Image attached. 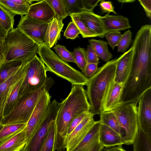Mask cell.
<instances>
[{
    "mask_svg": "<svg viewBox=\"0 0 151 151\" xmlns=\"http://www.w3.org/2000/svg\"><path fill=\"white\" fill-rule=\"evenodd\" d=\"M61 103L55 120L54 151H62L65 148L67 130L72 120L90 111L86 91L83 85H72L70 92Z\"/></svg>",
    "mask_w": 151,
    "mask_h": 151,
    "instance_id": "1",
    "label": "cell"
},
{
    "mask_svg": "<svg viewBox=\"0 0 151 151\" xmlns=\"http://www.w3.org/2000/svg\"><path fill=\"white\" fill-rule=\"evenodd\" d=\"M117 59L107 61L88 78L86 93L90 106V112L94 115L102 112L106 96L114 82Z\"/></svg>",
    "mask_w": 151,
    "mask_h": 151,
    "instance_id": "2",
    "label": "cell"
},
{
    "mask_svg": "<svg viewBox=\"0 0 151 151\" xmlns=\"http://www.w3.org/2000/svg\"><path fill=\"white\" fill-rule=\"evenodd\" d=\"M40 45L18 27L8 32L3 50L5 62H27L37 55Z\"/></svg>",
    "mask_w": 151,
    "mask_h": 151,
    "instance_id": "3",
    "label": "cell"
},
{
    "mask_svg": "<svg viewBox=\"0 0 151 151\" xmlns=\"http://www.w3.org/2000/svg\"><path fill=\"white\" fill-rule=\"evenodd\" d=\"M37 53L47 71L68 81L72 85H87L88 78L62 60L46 45H40Z\"/></svg>",
    "mask_w": 151,
    "mask_h": 151,
    "instance_id": "4",
    "label": "cell"
},
{
    "mask_svg": "<svg viewBox=\"0 0 151 151\" xmlns=\"http://www.w3.org/2000/svg\"><path fill=\"white\" fill-rule=\"evenodd\" d=\"M54 83L53 79L48 77L41 87L19 99L12 113L3 119L1 124L5 126L26 124L41 97L45 93L49 91Z\"/></svg>",
    "mask_w": 151,
    "mask_h": 151,
    "instance_id": "5",
    "label": "cell"
},
{
    "mask_svg": "<svg viewBox=\"0 0 151 151\" xmlns=\"http://www.w3.org/2000/svg\"><path fill=\"white\" fill-rule=\"evenodd\" d=\"M137 105L136 102L120 104L111 111L124 130V144H133L139 131Z\"/></svg>",
    "mask_w": 151,
    "mask_h": 151,
    "instance_id": "6",
    "label": "cell"
},
{
    "mask_svg": "<svg viewBox=\"0 0 151 151\" xmlns=\"http://www.w3.org/2000/svg\"><path fill=\"white\" fill-rule=\"evenodd\" d=\"M47 71L45 65L37 55L29 60L26 73L21 87L19 99L43 86L48 78Z\"/></svg>",
    "mask_w": 151,
    "mask_h": 151,
    "instance_id": "7",
    "label": "cell"
},
{
    "mask_svg": "<svg viewBox=\"0 0 151 151\" xmlns=\"http://www.w3.org/2000/svg\"><path fill=\"white\" fill-rule=\"evenodd\" d=\"M61 105L56 100L51 102L45 115L38 128L20 151H40L52 122L55 120Z\"/></svg>",
    "mask_w": 151,
    "mask_h": 151,
    "instance_id": "8",
    "label": "cell"
},
{
    "mask_svg": "<svg viewBox=\"0 0 151 151\" xmlns=\"http://www.w3.org/2000/svg\"><path fill=\"white\" fill-rule=\"evenodd\" d=\"M49 23L25 15L21 16L17 27L40 46L44 44L45 35Z\"/></svg>",
    "mask_w": 151,
    "mask_h": 151,
    "instance_id": "9",
    "label": "cell"
},
{
    "mask_svg": "<svg viewBox=\"0 0 151 151\" xmlns=\"http://www.w3.org/2000/svg\"><path fill=\"white\" fill-rule=\"evenodd\" d=\"M51 96L49 91L40 98L24 129L27 143L38 127L43 119L51 102Z\"/></svg>",
    "mask_w": 151,
    "mask_h": 151,
    "instance_id": "10",
    "label": "cell"
},
{
    "mask_svg": "<svg viewBox=\"0 0 151 151\" xmlns=\"http://www.w3.org/2000/svg\"><path fill=\"white\" fill-rule=\"evenodd\" d=\"M28 64V61L23 63L19 69L0 84V119L2 120L7 101L16 86L26 73Z\"/></svg>",
    "mask_w": 151,
    "mask_h": 151,
    "instance_id": "11",
    "label": "cell"
},
{
    "mask_svg": "<svg viewBox=\"0 0 151 151\" xmlns=\"http://www.w3.org/2000/svg\"><path fill=\"white\" fill-rule=\"evenodd\" d=\"M137 104V116L139 129L151 139V88L142 95Z\"/></svg>",
    "mask_w": 151,
    "mask_h": 151,
    "instance_id": "12",
    "label": "cell"
},
{
    "mask_svg": "<svg viewBox=\"0 0 151 151\" xmlns=\"http://www.w3.org/2000/svg\"><path fill=\"white\" fill-rule=\"evenodd\" d=\"M90 112L66 137V151H71L85 136L96 122Z\"/></svg>",
    "mask_w": 151,
    "mask_h": 151,
    "instance_id": "13",
    "label": "cell"
},
{
    "mask_svg": "<svg viewBox=\"0 0 151 151\" xmlns=\"http://www.w3.org/2000/svg\"><path fill=\"white\" fill-rule=\"evenodd\" d=\"M100 125L99 121H96L85 136L70 151H102L104 147L99 138Z\"/></svg>",
    "mask_w": 151,
    "mask_h": 151,
    "instance_id": "14",
    "label": "cell"
},
{
    "mask_svg": "<svg viewBox=\"0 0 151 151\" xmlns=\"http://www.w3.org/2000/svg\"><path fill=\"white\" fill-rule=\"evenodd\" d=\"M26 15L40 21L48 23L55 16L54 11L46 0H40L31 4Z\"/></svg>",
    "mask_w": 151,
    "mask_h": 151,
    "instance_id": "15",
    "label": "cell"
},
{
    "mask_svg": "<svg viewBox=\"0 0 151 151\" xmlns=\"http://www.w3.org/2000/svg\"><path fill=\"white\" fill-rule=\"evenodd\" d=\"M132 47L117 59L114 82L124 84L129 75L131 66Z\"/></svg>",
    "mask_w": 151,
    "mask_h": 151,
    "instance_id": "16",
    "label": "cell"
},
{
    "mask_svg": "<svg viewBox=\"0 0 151 151\" xmlns=\"http://www.w3.org/2000/svg\"><path fill=\"white\" fill-rule=\"evenodd\" d=\"M100 19L105 34L131 28L128 19L121 15H112L107 14L103 16H101Z\"/></svg>",
    "mask_w": 151,
    "mask_h": 151,
    "instance_id": "17",
    "label": "cell"
},
{
    "mask_svg": "<svg viewBox=\"0 0 151 151\" xmlns=\"http://www.w3.org/2000/svg\"><path fill=\"white\" fill-rule=\"evenodd\" d=\"M91 31L103 38L105 34L103 30L101 16L93 12L83 10L81 12L76 14Z\"/></svg>",
    "mask_w": 151,
    "mask_h": 151,
    "instance_id": "18",
    "label": "cell"
},
{
    "mask_svg": "<svg viewBox=\"0 0 151 151\" xmlns=\"http://www.w3.org/2000/svg\"><path fill=\"white\" fill-rule=\"evenodd\" d=\"M63 21L55 16L49 23L45 35L44 44L50 48L56 45L60 38L64 26Z\"/></svg>",
    "mask_w": 151,
    "mask_h": 151,
    "instance_id": "19",
    "label": "cell"
},
{
    "mask_svg": "<svg viewBox=\"0 0 151 151\" xmlns=\"http://www.w3.org/2000/svg\"><path fill=\"white\" fill-rule=\"evenodd\" d=\"M99 140L105 147L124 144L122 137L107 126L101 124L99 132Z\"/></svg>",
    "mask_w": 151,
    "mask_h": 151,
    "instance_id": "20",
    "label": "cell"
},
{
    "mask_svg": "<svg viewBox=\"0 0 151 151\" xmlns=\"http://www.w3.org/2000/svg\"><path fill=\"white\" fill-rule=\"evenodd\" d=\"M123 85L115 82L113 83L105 99L102 112L111 111L120 105Z\"/></svg>",
    "mask_w": 151,
    "mask_h": 151,
    "instance_id": "21",
    "label": "cell"
},
{
    "mask_svg": "<svg viewBox=\"0 0 151 151\" xmlns=\"http://www.w3.org/2000/svg\"><path fill=\"white\" fill-rule=\"evenodd\" d=\"M27 142L24 129L0 146V151H20Z\"/></svg>",
    "mask_w": 151,
    "mask_h": 151,
    "instance_id": "22",
    "label": "cell"
},
{
    "mask_svg": "<svg viewBox=\"0 0 151 151\" xmlns=\"http://www.w3.org/2000/svg\"><path fill=\"white\" fill-rule=\"evenodd\" d=\"M90 45L96 54L101 60L104 61H109L112 57L108 47V43L102 40L92 39L88 40Z\"/></svg>",
    "mask_w": 151,
    "mask_h": 151,
    "instance_id": "23",
    "label": "cell"
},
{
    "mask_svg": "<svg viewBox=\"0 0 151 151\" xmlns=\"http://www.w3.org/2000/svg\"><path fill=\"white\" fill-rule=\"evenodd\" d=\"M101 124L106 125L121 135L123 137L124 132L120 127L118 120L112 111L102 112L100 113Z\"/></svg>",
    "mask_w": 151,
    "mask_h": 151,
    "instance_id": "24",
    "label": "cell"
},
{
    "mask_svg": "<svg viewBox=\"0 0 151 151\" xmlns=\"http://www.w3.org/2000/svg\"><path fill=\"white\" fill-rule=\"evenodd\" d=\"M26 73L16 86L7 101L4 111L3 119L12 113L17 103L21 87Z\"/></svg>",
    "mask_w": 151,
    "mask_h": 151,
    "instance_id": "25",
    "label": "cell"
},
{
    "mask_svg": "<svg viewBox=\"0 0 151 151\" xmlns=\"http://www.w3.org/2000/svg\"><path fill=\"white\" fill-rule=\"evenodd\" d=\"M0 5L15 15L21 16L27 14L30 5L20 4L13 0H0Z\"/></svg>",
    "mask_w": 151,
    "mask_h": 151,
    "instance_id": "26",
    "label": "cell"
},
{
    "mask_svg": "<svg viewBox=\"0 0 151 151\" xmlns=\"http://www.w3.org/2000/svg\"><path fill=\"white\" fill-rule=\"evenodd\" d=\"M133 144V151H151V139L140 129Z\"/></svg>",
    "mask_w": 151,
    "mask_h": 151,
    "instance_id": "27",
    "label": "cell"
},
{
    "mask_svg": "<svg viewBox=\"0 0 151 151\" xmlns=\"http://www.w3.org/2000/svg\"><path fill=\"white\" fill-rule=\"evenodd\" d=\"M15 15L0 5V25L7 32L14 29Z\"/></svg>",
    "mask_w": 151,
    "mask_h": 151,
    "instance_id": "28",
    "label": "cell"
},
{
    "mask_svg": "<svg viewBox=\"0 0 151 151\" xmlns=\"http://www.w3.org/2000/svg\"><path fill=\"white\" fill-rule=\"evenodd\" d=\"M23 63L21 61H14L3 63L0 66V84L19 69Z\"/></svg>",
    "mask_w": 151,
    "mask_h": 151,
    "instance_id": "29",
    "label": "cell"
},
{
    "mask_svg": "<svg viewBox=\"0 0 151 151\" xmlns=\"http://www.w3.org/2000/svg\"><path fill=\"white\" fill-rule=\"evenodd\" d=\"M70 16L72 21L74 23L80 31V34L83 38L96 37H100L99 35L90 30L76 14H72Z\"/></svg>",
    "mask_w": 151,
    "mask_h": 151,
    "instance_id": "30",
    "label": "cell"
},
{
    "mask_svg": "<svg viewBox=\"0 0 151 151\" xmlns=\"http://www.w3.org/2000/svg\"><path fill=\"white\" fill-rule=\"evenodd\" d=\"M55 120L52 122L49 128L46 137L40 151H54V146L55 133Z\"/></svg>",
    "mask_w": 151,
    "mask_h": 151,
    "instance_id": "31",
    "label": "cell"
},
{
    "mask_svg": "<svg viewBox=\"0 0 151 151\" xmlns=\"http://www.w3.org/2000/svg\"><path fill=\"white\" fill-rule=\"evenodd\" d=\"M68 16L77 14L83 10L81 0H63Z\"/></svg>",
    "mask_w": 151,
    "mask_h": 151,
    "instance_id": "32",
    "label": "cell"
},
{
    "mask_svg": "<svg viewBox=\"0 0 151 151\" xmlns=\"http://www.w3.org/2000/svg\"><path fill=\"white\" fill-rule=\"evenodd\" d=\"M73 53L75 63L83 72L87 64L86 50L84 48L78 47L75 48Z\"/></svg>",
    "mask_w": 151,
    "mask_h": 151,
    "instance_id": "33",
    "label": "cell"
},
{
    "mask_svg": "<svg viewBox=\"0 0 151 151\" xmlns=\"http://www.w3.org/2000/svg\"><path fill=\"white\" fill-rule=\"evenodd\" d=\"M54 11L55 16L63 20L68 15L66 12L63 0H46Z\"/></svg>",
    "mask_w": 151,
    "mask_h": 151,
    "instance_id": "34",
    "label": "cell"
},
{
    "mask_svg": "<svg viewBox=\"0 0 151 151\" xmlns=\"http://www.w3.org/2000/svg\"><path fill=\"white\" fill-rule=\"evenodd\" d=\"M53 49L58 56L64 61L75 63L73 52L68 51L65 46L56 45Z\"/></svg>",
    "mask_w": 151,
    "mask_h": 151,
    "instance_id": "35",
    "label": "cell"
},
{
    "mask_svg": "<svg viewBox=\"0 0 151 151\" xmlns=\"http://www.w3.org/2000/svg\"><path fill=\"white\" fill-rule=\"evenodd\" d=\"M132 32L129 29L122 35V37L117 46V52H123L128 48L132 43Z\"/></svg>",
    "mask_w": 151,
    "mask_h": 151,
    "instance_id": "36",
    "label": "cell"
},
{
    "mask_svg": "<svg viewBox=\"0 0 151 151\" xmlns=\"http://www.w3.org/2000/svg\"><path fill=\"white\" fill-rule=\"evenodd\" d=\"M26 124H21L4 126L0 131V138L9 136L23 129Z\"/></svg>",
    "mask_w": 151,
    "mask_h": 151,
    "instance_id": "37",
    "label": "cell"
},
{
    "mask_svg": "<svg viewBox=\"0 0 151 151\" xmlns=\"http://www.w3.org/2000/svg\"><path fill=\"white\" fill-rule=\"evenodd\" d=\"M122 34L119 31L110 32L104 35L107 40L108 44L113 50L117 46L122 37Z\"/></svg>",
    "mask_w": 151,
    "mask_h": 151,
    "instance_id": "38",
    "label": "cell"
},
{
    "mask_svg": "<svg viewBox=\"0 0 151 151\" xmlns=\"http://www.w3.org/2000/svg\"><path fill=\"white\" fill-rule=\"evenodd\" d=\"M80 34L79 29L74 23L73 21L70 22L64 32V36L67 39H75L79 37L78 35Z\"/></svg>",
    "mask_w": 151,
    "mask_h": 151,
    "instance_id": "39",
    "label": "cell"
},
{
    "mask_svg": "<svg viewBox=\"0 0 151 151\" xmlns=\"http://www.w3.org/2000/svg\"><path fill=\"white\" fill-rule=\"evenodd\" d=\"M86 58L87 63H92L98 64L99 62V58L90 45L87 46Z\"/></svg>",
    "mask_w": 151,
    "mask_h": 151,
    "instance_id": "40",
    "label": "cell"
},
{
    "mask_svg": "<svg viewBox=\"0 0 151 151\" xmlns=\"http://www.w3.org/2000/svg\"><path fill=\"white\" fill-rule=\"evenodd\" d=\"M88 113L81 114L72 120L68 127L66 137L71 133Z\"/></svg>",
    "mask_w": 151,
    "mask_h": 151,
    "instance_id": "41",
    "label": "cell"
},
{
    "mask_svg": "<svg viewBox=\"0 0 151 151\" xmlns=\"http://www.w3.org/2000/svg\"><path fill=\"white\" fill-rule=\"evenodd\" d=\"M99 5L103 13H107V14H109L112 12L115 14H117V13L114 10V8L111 1L101 0Z\"/></svg>",
    "mask_w": 151,
    "mask_h": 151,
    "instance_id": "42",
    "label": "cell"
},
{
    "mask_svg": "<svg viewBox=\"0 0 151 151\" xmlns=\"http://www.w3.org/2000/svg\"><path fill=\"white\" fill-rule=\"evenodd\" d=\"M98 65L92 63H87L83 72L84 75L87 77L90 78L99 69Z\"/></svg>",
    "mask_w": 151,
    "mask_h": 151,
    "instance_id": "43",
    "label": "cell"
},
{
    "mask_svg": "<svg viewBox=\"0 0 151 151\" xmlns=\"http://www.w3.org/2000/svg\"><path fill=\"white\" fill-rule=\"evenodd\" d=\"M101 0H81L83 10L93 12Z\"/></svg>",
    "mask_w": 151,
    "mask_h": 151,
    "instance_id": "44",
    "label": "cell"
},
{
    "mask_svg": "<svg viewBox=\"0 0 151 151\" xmlns=\"http://www.w3.org/2000/svg\"><path fill=\"white\" fill-rule=\"evenodd\" d=\"M138 1L143 7L147 17L151 18V0H139Z\"/></svg>",
    "mask_w": 151,
    "mask_h": 151,
    "instance_id": "45",
    "label": "cell"
},
{
    "mask_svg": "<svg viewBox=\"0 0 151 151\" xmlns=\"http://www.w3.org/2000/svg\"><path fill=\"white\" fill-rule=\"evenodd\" d=\"M7 33L8 32L4 29L0 25V51L3 54L4 43Z\"/></svg>",
    "mask_w": 151,
    "mask_h": 151,
    "instance_id": "46",
    "label": "cell"
},
{
    "mask_svg": "<svg viewBox=\"0 0 151 151\" xmlns=\"http://www.w3.org/2000/svg\"><path fill=\"white\" fill-rule=\"evenodd\" d=\"M122 145L105 147L102 151H127L122 147Z\"/></svg>",
    "mask_w": 151,
    "mask_h": 151,
    "instance_id": "47",
    "label": "cell"
},
{
    "mask_svg": "<svg viewBox=\"0 0 151 151\" xmlns=\"http://www.w3.org/2000/svg\"><path fill=\"white\" fill-rule=\"evenodd\" d=\"M20 131L9 136L0 138V146Z\"/></svg>",
    "mask_w": 151,
    "mask_h": 151,
    "instance_id": "48",
    "label": "cell"
},
{
    "mask_svg": "<svg viewBox=\"0 0 151 151\" xmlns=\"http://www.w3.org/2000/svg\"><path fill=\"white\" fill-rule=\"evenodd\" d=\"M5 62L2 53L0 51V66Z\"/></svg>",
    "mask_w": 151,
    "mask_h": 151,
    "instance_id": "49",
    "label": "cell"
},
{
    "mask_svg": "<svg viewBox=\"0 0 151 151\" xmlns=\"http://www.w3.org/2000/svg\"><path fill=\"white\" fill-rule=\"evenodd\" d=\"M135 1V0H118V1L119 2H121L122 3H132V2H133L134 1Z\"/></svg>",
    "mask_w": 151,
    "mask_h": 151,
    "instance_id": "50",
    "label": "cell"
},
{
    "mask_svg": "<svg viewBox=\"0 0 151 151\" xmlns=\"http://www.w3.org/2000/svg\"><path fill=\"white\" fill-rule=\"evenodd\" d=\"M4 127V126L1 124L0 125V131Z\"/></svg>",
    "mask_w": 151,
    "mask_h": 151,
    "instance_id": "51",
    "label": "cell"
},
{
    "mask_svg": "<svg viewBox=\"0 0 151 151\" xmlns=\"http://www.w3.org/2000/svg\"><path fill=\"white\" fill-rule=\"evenodd\" d=\"M2 120L0 119V125L1 124Z\"/></svg>",
    "mask_w": 151,
    "mask_h": 151,
    "instance_id": "52",
    "label": "cell"
}]
</instances>
